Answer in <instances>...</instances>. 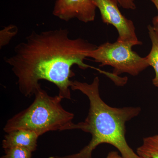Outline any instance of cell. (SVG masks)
Segmentation results:
<instances>
[{"label": "cell", "mask_w": 158, "mask_h": 158, "mask_svg": "<svg viewBox=\"0 0 158 158\" xmlns=\"http://www.w3.org/2000/svg\"><path fill=\"white\" fill-rule=\"evenodd\" d=\"M98 46L81 38L72 39L67 29L32 31L14 48V53L4 60L17 78L19 89L24 96L34 95L45 80L59 89V95L71 99L70 89L75 76L72 69L76 65L83 69L91 68L85 64L88 54Z\"/></svg>", "instance_id": "6da1fadb"}, {"label": "cell", "mask_w": 158, "mask_h": 158, "mask_svg": "<svg viewBox=\"0 0 158 158\" xmlns=\"http://www.w3.org/2000/svg\"><path fill=\"white\" fill-rule=\"evenodd\" d=\"M99 86V79L96 77L90 84L75 81L71 87L84 94L89 101L88 116L74 128L90 133L92 138L89 144L76 154L50 158H92L93 151L103 143L116 148L123 158H141L129 146L125 138L126 123L139 115L141 108L110 106L101 97Z\"/></svg>", "instance_id": "7a4b0ae2"}, {"label": "cell", "mask_w": 158, "mask_h": 158, "mask_svg": "<svg viewBox=\"0 0 158 158\" xmlns=\"http://www.w3.org/2000/svg\"><path fill=\"white\" fill-rule=\"evenodd\" d=\"M33 102L7 121L6 133L19 129L34 131L40 136L49 131L74 130V114L61 105L59 95L51 96L40 87L35 92Z\"/></svg>", "instance_id": "3957f363"}, {"label": "cell", "mask_w": 158, "mask_h": 158, "mask_svg": "<svg viewBox=\"0 0 158 158\" xmlns=\"http://www.w3.org/2000/svg\"><path fill=\"white\" fill-rule=\"evenodd\" d=\"M135 45L132 43L118 40L114 43H105L90 52L88 58L100 63V66L110 65L113 73L118 76L123 73L136 76L149 66L146 58L139 56L133 51Z\"/></svg>", "instance_id": "277c9868"}, {"label": "cell", "mask_w": 158, "mask_h": 158, "mask_svg": "<svg viewBox=\"0 0 158 158\" xmlns=\"http://www.w3.org/2000/svg\"><path fill=\"white\" fill-rule=\"evenodd\" d=\"M100 12L103 22L112 25L118 33L117 40L122 42L132 43L140 45L142 42L138 40L135 27L132 21L123 15L114 0H91Z\"/></svg>", "instance_id": "5b68a950"}, {"label": "cell", "mask_w": 158, "mask_h": 158, "mask_svg": "<svg viewBox=\"0 0 158 158\" xmlns=\"http://www.w3.org/2000/svg\"><path fill=\"white\" fill-rule=\"evenodd\" d=\"M96 8L91 0H56L52 13L64 21L76 18L88 23L95 19Z\"/></svg>", "instance_id": "8992f818"}, {"label": "cell", "mask_w": 158, "mask_h": 158, "mask_svg": "<svg viewBox=\"0 0 158 158\" xmlns=\"http://www.w3.org/2000/svg\"><path fill=\"white\" fill-rule=\"evenodd\" d=\"M39 135L34 131L19 129L7 133L2 146L4 149L14 147L24 148L32 152L37 149Z\"/></svg>", "instance_id": "52a82bcc"}, {"label": "cell", "mask_w": 158, "mask_h": 158, "mask_svg": "<svg viewBox=\"0 0 158 158\" xmlns=\"http://www.w3.org/2000/svg\"><path fill=\"white\" fill-rule=\"evenodd\" d=\"M147 28L152 46L149 53L145 58L148 65L152 67L155 72V77L153 79L152 83L158 88V34L152 26L149 25Z\"/></svg>", "instance_id": "ba28073f"}, {"label": "cell", "mask_w": 158, "mask_h": 158, "mask_svg": "<svg viewBox=\"0 0 158 158\" xmlns=\"http://www.w3.org/2000/svg\"><path fill=\"white\" fill-rule=\"evenodd\" d=\"M137 153L141 158H158V144L144 138L143 144L137 149Z\"/></svg>", "instance_id": "9c48e42d"}, {"label": "cell", "mask_w": 158, "mask_h": 158, "mask_svg": "<svg viewBox=\"0 0 158 158\" xmlns=\"http://www.w3.org/2000/svg\"><path fill=\"white\" fill-rule=\"evenodd\" d=\"M5 154L1 158H31L32 152L24 148L14 147L5 149Z\"/></svg>", "instance_id": "30bf717a"}, {"label": "cell", "mask_w": 158, "mask_h": 158, "mask_svg": "<svg viewBox=\"0 0 158 158\" xmlns=\"http://www.w3.org/2000/svg\"><path fill=\"white\" fill-rule=\"evenodd\" d=\"M18 28L14 25L5 27L0 32V47L1 48L10 42L11 39L17 34Z\"/></svg>", "instance_id": "8fae6325"}, {"label": "cell", "mask_w": 158, "mask_h": 158, "mask_svg": "<svg viewBox=\"0 0 158 158\" xmlns=\"http://www.w3.org/2000/svg\"><path fill=\"white\" fill-rule=\"evenodd\" d=\"M117 2L119 6L123 8L126 9L135 10L136 6L135 3V0H114Z\"/></svg>", "instance_id": "7c38bea8"}, {"label": "cell", "mask_w": 158, "mask_h": 158, "mask_svg": "<svg viewBox=\"0 0 158 158\" xmlns=\"http://www.w3.org/2000/svg\"><path fill=\"white\" fill-rule=\"evenodd\" d=\"M106 158H124L118 155V152L115 151L110 152Z\"/></svg>", "instance_id": "4fadbf2b"}, {"label": "cell", "mask_w": 158, "mask_h": 158, "mask_svg": "<svg viewBox=\"0 0 158 158\" xmlns=\"http://www.w3.org/2000/svg\"><path fill=\"white\" fill-rule=\"evenodd\" d=\"M151 1L155 6L157 11V15L156 16L153 18L152 20L158 22V0H151Z\"/></svg>", "instance_id": "5bb4252c"}, {"label": "cell", "mask_w": 158, "mask_h": 158, "mask_svg": "<svg viewBox=\"0 0 158 158\" xmlns=\"http://www.w3.org/2000/svg\"><path fill=\"white\" fill-rule=\"evenodd\" d=\"M147 138L148 140L152 141V142L158 144V135L152 136V137H147Z\"/></svg>", "instance_id": "9a60e30c"}, {"label": "cell", "mask_w": 158, "mask_h": 158, "mask_svg": "<svg viewBox=\"0 0 158 158\" xmlns=\"http://www.w3.org/2000/svg\"><path fill=\"white\" fill-rule=\"evenodd\" d=\"M152 24L153 27L154 29L155 30L156 32L158 34V22L155 21L153 20H152Z\"/></svg>", "instance_id": "2e32d148"}]
</instances>
